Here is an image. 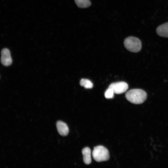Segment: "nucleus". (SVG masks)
<instances>
[{
	"instance_id": "1",
	"label": "nucleus",
	"mask_w": 168,
	"mask_h": 168,
	"mask_svg": "<svg viewBox=\"0 0 168 168\" xmlns=\"http://www.w3.org/2000/svg\"><path fill=\"white\" fill-rule=\"evenodd\" d=\"M125 97L130 102L135 104H139L143 103L146 100L147 94L142 90L132 89L126 93Z\"/></svg>"
},
{
	"instance_id": "2",
	"label": "nucleus",
	"mask_w": 168,
	"mask_h": 168,
	"mask_svg": "<svg viewBox=\"0 0 168 168\" xmlns=\"http://www.w3.org/2000/svg\"><path fill=\"white\" fill-rule=\"evenodd\" d=\"M124 43L125 48L132 52H138L141 49V41L135 37L129 36L126 38L124 40Z\"/></svg>"
},
{
	"instance_id": "3",
	"label": "nucleus",
	"mask_w": 168,
	"mask_h": 168,
	"mask_svg": "<svg viewBox=\"0 0 168 168\" xmlns=\"http://www.w3.org/2000/svg\"><path fill=\"white\" fill-rule=\"evenodd\" d=\"M92 155L94 160L98 162L106 161L109 158L108 151L102 146H98L94 147Z\"/></svg>"
},
{
	"instance_id": "4",
	"label": "nucleus",
	"mask_w": 168,
	"mask_h": 168,
	"mask_svg": "<svg viewBox=\"0 0 168 168\" xmlns=\"http://www.w3.org/2000/svg\"><path fill=\"white\" fill-rule=\"evenodd\" d=\"M109 87L113 90L114 94H120L127 91L128 85L127 83L121 82L112 83L109 85Z\"/></svg>"
},
{
	"instance_id": "5",
	"label": "nucleus",
	"mask_w": 168,
	"mask_h": 168,
	"mask_svg": "<svg viewBox=\"0 0 168 168\" xmlns=\"http://www.w3.org/2000/svg\"><path fill=\"white\" fill-rule=\"evenodd\" d=\"M1 61L2 64L4 66H8L12 64V59L8 49L4 48L1 50Z\"/></svg>"
},
{
	"instance_id": "6",
	"label": "nucleus",
	"mask_w": 168,
	"mask_h": 168,
	"mask_svg": "<svg viewBox=\"0 0 168 168\" xmlns=\"http://www.w3.org/2000/svg\"><path fill=\"white\" fill-rule=\"evenodd\" d=\"M56 127L60 135L65 136L68 134L69 128L65 123L61 121H58L57 122Z\"/></svg>"
},
{
	"instance_id": "7",
	"label": "nucleus",
	"mask_w": 168,
	"mask_h": 168,
	"mask_svg": "<svg viewBox=\"0 0 168 168\" xmlns=\"http://www.w3.org/2000/svg\"><path fill=\"white\" fill-rule=\"evenodd\" d=\"M156 32L160 36L168 38V22L158 26L156 29Z\"/></svg>"
},
{
	"instance_id": "8",
	"label": "nucleus",
	"mask_w": 168,
	"mask_h": 168,
	"mask_svg": "<svg viewBox=\"0 0 168 168\" xmlns=\"http://www.w3.org/2000/svg\"><path fill=\"white\" fill-rule=\"evenodd\" d=\"M83 156V160L85 164L86 165L90 164L91 162V150L88 147L84 148L82 150Z\"/></svg>"
},
{
	"instance_id": "9",
	"label": "nucleus",
	"mask_w": 168,
	"mask_h": 168,
	"mask_svg": "<svg viewBox=\"0 0 168 168\" xmlns=\"http://www.w3.org/2000/svg\"><path fill=\"white\" fill-rule=\"evenodd\" d=\"M77 6L80 8H86L90 7L91 3L89 0H74Z\"/></svg>"
},
{
	"instance_id": "10",
	"label": "nucleus",
	"mask_w": 168,
	"mask_h": 168,
	"mask_svg": "<svg viewBox=\"0 0 168 168\" xmlns=\"http://www.w3.org/2000/svg\"><path fill=\"white\" fill-rule=\"evenodd\" d=\"M80 85L82 86L87 89L92 88L93 84L90 80L86 79H82L80 81Z\"/></svg>"
},
{
	"instance_id": "11",
	"label": "nucleus",
	"mask_w": 168,
	"mask_h": 168,
	"mask_svg": "<svg viewBox=\"0 0 168 168\" xmlns=\"http://www.w3.org/2000/svg\"><path fill=\"white\" fill-rule=\"evenodd\" d=\"M114 94L113 90L108 87L105 93V96L107 99H111L114 97Z\"/></svg>"
}]
</instances>
